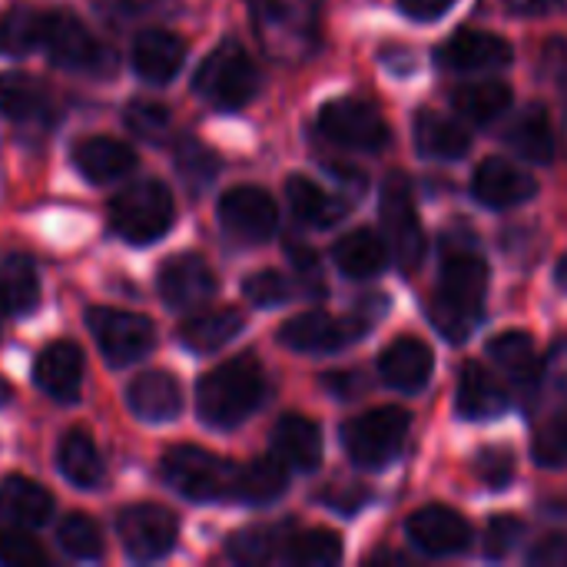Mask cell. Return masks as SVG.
Returning <instances> with one entry per match:
<instances>
[{
	"mask_svg": "<svg viewBox=\"0 0 567 567\" xmlns=\"http://www.w3.org/2000/svg\"><path fill=\"white\" fill-rule=\"evenodd\" d=\"M485 292L488 262L478 256L475 233L465 223L452 226L442 239V279L432 292L429 319L449 342L462 346L485 316Z\"/></svg>",
	"mask_w": 567,
	"mask_h": 567,
	"instance_id": "obj_1",
	"label": "cell"
},
{
	"mask_svg": "<svg viewBox=\"0 0 567 567\" xmlns=\"http://www.w3.org/2000/svg\"><path fill=\"white\" fill-rule=\"evenodd\" d=\"M266 399V372L252 355L229 359L206 372L196 385L199 419L213 429L243 425Z\"/></svg>",
	"mask_w": 567,
	"mask_h": 567,
	"instance_id": "obj_2",
	"label": "cell"
},
{
	"mask_svg": "<svg viewBox=\"0 0 567 567\" xmlns=\"http://www.w3.org/2000/svg\"><path fill=\"white\" fill-rule=\"evenodd\" d=\"M252 30L279 63H302L319 47L322 0H249Z\"/></svg>",
	"mask_w": 567,
	"mask_h": 567,
	"instance_id": "obj_3",
	"label": "cell"
},
{
	"mask_svg": "<svg viewBox=\"0 0 567 567\" xmlns=\"http://www.w3.org/2000/svg\"><path fill=\"white\" fill-rule=\"evenodd\" d=\"M236 468L233 462L196 449V445H176L163 455V482L183 495L186 502L206 505V502H233L236 498Z\"/></svg>",
	"mask_w": 567,
	"mask_h": 567,
	"instance_id": "obj_4",
	"label": "cell"
},
{
	"mask_svg": "<svg viewBox=\"0 0 567 567\" xmlns=\"http://www.w3.org/2000/svg\"><path fill=\"white\" fill-rule=\"evenodd\" d=\"M193 90L216 110H243L259 93V70L236 40H223L199 63Z\"/></svg>",
	"mask_w": 567,
	"mask_h": 567,
	"instance_id": "obj_5",
	"label": "cell"
},
{
	"mask_svg": "<svg viewBox=\"0 0 567 567\" xmlns=\"http://www.w3.org/2000/svg\"><path fill=\"white\" fill-rule=\"evenodd\" d=\"M173 216H176L173 196L156 179H140V183L126 186L123 193H116L110 203L113 233L133 246H150V243L163 239L173 226Z\"/></svg>",
	"mask_w": 567,
	"mask_h": 567,
	"instance_id": "obj_6",
	"label": "cell"
},
{
	"mask_svg": "<svg viewBox=\"0 0 567 567\" xmlns=\"http://www.w3.org/2000/svg\"><path fill=\"white\" fill-rule=\"evenodd\" d=\"M412 415L399 405L369 409L342 425V449L359 468H385L405 445Z\"/></svg>",
	"mask_w": 567,
	"mask_h": 567,
	"instance_id": "obj_7",
	"label": "cell"
},
{
	"mask_svg": "<svg viewBox=\"0 0 567 567\" xmlns=\"http://www.w3.org/2000/svg\"><path fill=\"white\" fill-rule=\"evenodd\" d=\"M379 219H382V239H385L395 266L402 272H415L425 256V233H422V219L415 209V193H412L409 176L392 173L382 183Z\"/></svg>",
	"mask_w": 567,
	"mask_h": 567,
	"instance_id": "obj_8",
	"label": "cell"
},
{
	"mask_svg": "<svg viewBox=\"0 0 567 567\" xmlns=\"http://www.w3.org/2000/svg\"><path fill=\"white\" fill-rule=\"evenodd\" d=\"M40 50L63 70L76 73H113V50L103 47L73 13H43L40 23Z\"/></svg>",
	"mask_w": 567,
	"mask_h": 567,
	"instance_id": "obj_9",
	"label": "cell"
},
{
	"mask_svg": "<svg viewBox=\"0 0 567 567\" xmlns=\"http://www.w3.org/2000/svg\"><path fill=\"white\" fill-rule=\"evenodd\" d=\"M86 329L110 365H133L156 346V326L146 316L126 309L96 306L86 312Z\"/></svg>",
	"mask_w": 567,
	"mask_h": 567,
	"instance_id": "obj_10",
	"label": "cell"
},
{
	"mask_svg": "<svg viewBox=\"0 0 567 567\" xmlns=\"http://www.w3.org/2000/svg\"><path fill=\"white\" fill-rule=\"evenodd\" d=\"M319 126L329 140H336L339 146H349V150H365V153H379L389 146L392 140V130L385 123V116L359 100V96H339V100H329L319 113Z\"/></svg>",
	"mask_w": 567,
	"mask_h": 567,
	"instance_id": "obj_11",
	"label": "cell"
},
{
	"mask_svg": "<svg viewBox=\"0 0 567 567\" xmlns=\"http://www.w3.org/2000/svg\"><path fill=\"white\" fill-rule=\"evenodd\" d=\"M120 542L133 561H159L176 548V515L159 505H130L116 518Z\"/></svg>",
	"mask_w": 567,
	"mask_h": 567,
	"instance_id": "obj_12",
	"label": "cell"
},
{
	"mask_svg": "<svg viewBox=\"0 0 567 567\" xmlns=\"http://www.w3.org/2000/svg\"><path fill=\"white\" fill-rule=\"evenodd\" d=\"M365 322L359 316L339 319L329 312H302L292 316L289 322H282L279 329V342L292 352H306V355H326V352H339L349 342L365 336Z\"/></svg>",
	"mask_w": 567,
	"mask_h": 567,
	"instance_id": "obj_13",
	"label": "cell"
},
{
	"mask_svg": "<svg viewBox=\"0 0 567 567\" xmlns=\"http://www.w3.org/2000/svg\"><path fill=\"white\" fill-rule=\"evenodd\" d=\"M219 223L229 236H236L243 243H266L276 236L279 209L266 189L236 186L219 199Z\"/></svg>",
	"mask_w": 567,
	"mask_h": 567,
	"instance_id": "obj_14",
	"label": "cell"
},
{
	"mask_svg": "<svg viewBox=\"0 0 567 567\" xmlns=\"http://www.w3.org/2000/svg\"><path fill=\"white\" fill-rule=\"evenodd\" d=\"M405 532H409L415 548H422L425 555H435V558L462 555L472 545L468 522L455 508H449V505H425V508H419L409 518Z\"/></svg>",
	"mask_w": 567,
	"mask_h": 567,
	"instance_id": "obj_15",
	"label": "cell"
},
{
	"mask_svg": "<svg viewBox=\"0 0 567 567\" xmlns=\"http://www.w3.org/2000/svg\"><path fill=\"white\" fill-rule=\"evenodd\" d=\"M33 382L43 395H50L60 405L80 402V395H83V352L66 339L50 342L33 362Z\"/></svg>",
	"mask_w": 567,
	"mask_h": 567,
	"instance_id": "obj_16",
	"label": "cell"
},
{
	"mask_svg": "<svg viewBox=\"0 0 567 567\" xmlns=\"http://www.w3.org/2000/svg\"><path fill=\"white\" fill-rule=\"evenodd\" d=\"M216 292V276L209 262L196 252H183L163 262L159 296L169 309H196Z\"/></svg>",
	"mask_w": 567,
	"mask_h": 567,
	"instance_id": "obj_17",
	"label": "cell"
},
{
	"mask_svg": "<svg viewBox=\"0 0 567 567\" xmlns=\"http://www.w3.org/2000/svg\"><path fill=\"white\" fill-rule=\"evenodd\" d=\"M472 193L482 206L488 209H512V206H522L528 203L535 193H538V183L532 173L518 169L515 163L508 159H485L475 176H472Z\"/></svg>",
	"mask_w": 567,
	"mask_h": 567,
	"instance_id": "obj_18",
	"label": "cell"
},
{
	"mask_svg": "<svg viewBox=\"0 0 567 567\" xmlns=\"http://www.w3.org/2000/svg\"><path fill=\"white\" fill-rule=\"evenodd\" d=\"M512 47L505 37L488 30H458L439 47V60L449 70L478 73V70H502L512 63Z\"/></svg>",
	"mask_w": 567,
	"mask_h": 567,
	"instance_id": "obj_19",
	"label": "cell"
},
{
	"mask_svg": "<svg viewBox=\"0 0 567 567\" xmlns=\"http://www.w3.org/2000/svg\"><path fill=\"white\" fill-rule=\"evenodd\" d=\"M432 369H435L432 349L415 336H399L379 355L382 382L399 392H422L425 382L432 379Z\"/></svg>",
	"mask_w": 567,
	"mask_h": 567,
	"instance_id": "obj_20",
	"label": "cell"
},
{
	"mask_svg": "<svg viewBox=\"0 0 567 567\" xmlns=\"http://www.w3.org/2000/svg\"><path fill=\"white\" fill-rule=\"evenodd\" d=\"M186 60V43L169 30H143L133 43V70L146 83H169Z\"/></svg>",
	"mask_w": 567,
	"mask_h": 567,
	"instance_id": "obj_21",
	"label": "cell"
},
{
	"mask_svg": "<svg viewBox=\"0 0 567 567\" xmlns=\"http://www.w3.org/2000/svg\"><path fill=\"white\" fill-rule=\"evenodd\" d=\"M272 452L286 468L316 472L322 462V432L306 415H282L272 429Z\"/></svg>",
	"mask_w": 567,
	"mask_h": 567,
	"instance_id": "obj_22",
	"label": "cell"
},
{
	"mask_svg": "<svg viewBox=\"0 0 567 567\" xmlns=\"http://www.w3.org/2000/svg\"><path fill=\"white\" fill-rule=\"evenodd\" d=\"M73 163L90 183L103 186V183L123 179L136 166V150L113 136H86L83 143H76Z\"/></svg>",
	"mask_w": 567,
	"mask_h": 567,
	"instance_id": "obj_23",
	"label": "cell"
},
{
	"mask_svg": "<svg viewBox=\"0 0 567 567\" xmlns=\"http://www.w3.org/2000/svg\"><path fill=\"white\" fill-rule=\"evenodd\" d=\"M505 412H508L505 385L478 362H468L458 372V415L468 422H488Z\"/></svg>",
	"mask_w": 567,
	"mask_h": 567,
	"instance_id": "obj_24",
	"label": "cell"
},
{
	"mask_svg": "<svg viewBox=\"0 0 567 567\" xmlns=\"http://www.w3.org/2000/svg\"><path fill=\"white\" fill-rule=\"evenodd\" d=\"M126 405L140 422H173L183 409V392L179 382L169 372H146L140 375L130 392H126Z\"/></svg>",
	"mask_w": 567,
	"mask_h": 567,
	"instance_id": "obj_25",
	"label": "cell"
},
{
	"mask_svg": "<svg viewBox=\"0 0 567 567\" xmlns=\"http://www.w3.org/2000/svg\"><path fill=\"white\" fill-rule=\"evenodd\" d=\"M53 498L33 478L10 475L0 482V518L13 528H40L50 522Z\"/></svg>",
	"mask_w": 567,
	"mask_h": 567,
	"instance_id": "obj_26",
	"label": "cell"
},
{
	"mask_svg": "<svg viewBox=\"0 0 567 567\" xmlns=\"http://www.w3.org/2000/svg\"><path fill=\"white\" fill-rule=\"evenodd\" d=\"M488 355L522 389H535L545 379V359H542V352H538V346H535V339L528 332H518V329L498 332L495 339H488Z\"/></svg>",
	"mask_w": 567,
	"mask_h": 567,
	"instance_id": "obj_27",
	"label": "cell"
},
{
	"mask_svg": "<svg viewBox=\"0 0 567 567\" xmlns=\"http://www.w3.org/2000/svg\"><path fill=\"white\" fill-rule=\"evenodd\" d=\"M505 143L525 156L528 163H551L555 156V130H551V120L545 113V106L538 103H528L522 106L512 123L505 126Z\"/></svg>",
	"mask_w": 567,
	"mask_h": 567,
	"instance_id": "obj_28",
	"label": "cell"
},
{
	"mask_svg": "<svg viewBox=\"0 0 567 567\" xmlns=\"http://www.w3.org/2000/svg\"><path fill=\"white\" fill-rule=\"evenodd\" d=\"M286 196H289V209L296 213V219L302 226H312V229H329V226L342 223L346 213H349L346 199L326 193L322 186H316L306 176H289Z\"/></svg>",
	"mask_w": 567,
	"mask_h": 567,
	"instance_id": "obj_29",
	"label": "cell"
},
{
	"mask_svg": "<svg viewBox=\"0 0 567 567\" xmlns=\"http://www.w3.org/2000/svg\"><path fill=\"white\" fill-rule=\"evenodd\" d=\"M40 302V279L33 259L23 252L0 256V306L7 316H27Z\"/></svg>",
	"mask_w": 567,
	"mask_h": 567,
	"instance_id": "obj_30",
	"label": "cell"
},
{
	"mask_svg": "<svg viewBox=\"0 0 567 567\" xmlns=\"http://www.w3.org/2000/svg\"><path fill=\"white\" fill-rule=\"evenodd\" d=\"M243 326H246V319L239 309H206L183 322L179 342L189 352H219L243 332Z\"/></svg>",
	"mask_w": 567,
	"mask_h": 567,
	"instance_id": "obj_31",
	"label": "cell"
},
{
	"mask_svg": "<svg viewBox=\"0 0 567 567\" xmlns=\"http://www.w3.org/2000/svg\"><path fill=\"white\" fill-rule=\"evenodd\" d=\"M56 465L63 472V478L83 492L96 488L100 478H103V462H100V452H96V442L83 432V429H73L60 439L56 445Z\"/></svg>",
	"mask_w": 567,
	"mask_h": 567,
	"instance_id": "obj_32",
	"label": "cell"
},
{
	"mask_svg": "<svg viewBox=\"0 0 567 567\" xmlns=\"http://www.w3.org/2000/svg\"><path fill=\"white\" fill-rule=\"evenodd\" d=\"M415 143H419V153L429 159H462L468 153V133L462 130V123L432 110L419 113Z\"/></svg>",
	"mask_w": 567,
	"mask_h": 567,
	"instance_id": "obj_33",
	"label": "cell"
},
{
	"mask_svg": "<svg viewBox=\"0 0 567 567\" xmlns=\"http://www.w3.org/2000/svg\"><path fill=\"white\" fill-rule=\"evenodd\" d=\"M286 485H289V468L276 455L272 458H256V462L236 468V498L233 502L272 505L276 498H282Z\"/></svg>",
	"mask_w": 567,
	"mask_h": 567,
	"instance_id": "obj_34",
	"label": "cell"
},
{
	"mask_svg": "<svg viewBox=\"0 0 567 567\" xmlns=\"http://www.w3.org/2000/svg\"><path fill=\"white\" fill-rule=\"evenodd\" d=\"M336 266L352 279H369L389 262V246L372 229H355L332 246Z\"/></svg>",
	"mask_w": 567,
	"mask_h": 567,
	"instance_id": "obj_35",
	"label": "cell"
},
{
	"mask_svg": "<svg viewBox=\"0 0 567 567\" xmlns=\"http://www.w3.org/2000/svg\"><path fill=\"white\" fill-rule=\"evenodd\" d=\"M50 106V96L43 83L30 73H0V116L13 123H27L43 116Z\"/></svg>",
	"mask_w": 567,
	"mask_h": 567,
	"instance_id": "obj_36",
	"label": "cell"
},
{
	"mask_svg": "<svg viewBox=\"0 0 567 567\" xmlns=\"http://www.w3.org/2000/svg\"><path fill=\"white\" fill-rule=\"evenodd\" d=\"M452 103L465 120L492 123L512 106V90L505 83H498V80H475V83H462L452 93Z\"/></svg>",
	"mask_w": 567,
	"mask_h": 567,
	"instance_id": "obj_37",
	"label": "cell"
},
{
	"mask_svg": "<svg viewBox=\"0 0 567 567\" xmlns=\"http://www.w3.org/2000/svg\"><path fill=\"white\" fill-rule=\"evenodd\" d=\"M286 548H289V525L246 528L229 538V558L239 565H269L276 558H286Z\"/></svg>",
	"mask_w": 567,
	"mask_h": 567,
	"instance_id": "obj_38",
	"label": "cell"
},
{
	"mask_svg": "<svg viewBox=\"0 0 567 567\" xmlns=\"http://www.w3.org/2000/svg\"><path fill=\"white\" fill-rule=\"evenodd\" d=\"M342 558V542L329 528H309L289 538L286 561L302 567H329Z\"/></svg>",
	"mask_w": 567,
	"mask_h": 567,
	"instance_id": "obj_39",
	"label": "cell"
},
{
	"mask_svg": "<svg viewBox=\"0 0 567 567\" xmlns=\"http://www.w3.org/2000/svg\"><path fill=\"white\" fill-rule=\"evenodd\" d=\"M40 23L43 13L27 10V7H10L0 17V53L23 56L40 47Z\"/></svg>",
	"mask_w": 567,
	"mask_h": 567,
	"instance_id": "obj_40",
	"label": "cell"
},
{
	"mask_svg": "<svg viewBox=\"0 0 567 567\" xmlns=\"http://www.w3.org/2000/svg\"><path fill=\"white\" fill-rule=\"evenodd\" d=\"M56 542L60 548L76 558V561H96L103 555V538L93 518L86 515H66L56 528Z\"/></svg>",
	"mask_w": 567,
	"mask_h": 567,
	"instance_id": "obj_41",
	"label": "cell"
},
{
	"mask_svg": "<svg viewBox=\"0 0 567 567\" xmlns=\"http://www.w3.org/2000/svg\"><path fill=\"white\" fill-rule=\"evenodd\" d=\"M176 166H179V176L193 186V189H203L216 179L219 173V159L199 143V140H183L179 150H176Z\"/></svg>",
	"mask_w": 567,
	"mask_h": 567,
	"instance_id": "obj_42",
	"label": "cell"
},
{
	"mask_svg": "<svg viewBox=\"0 0 567 567\" xmlns=\"http://www.w3.org/2000/svg\"><path fill=\"white\" fill-rule=\"evenodd\" d=\"M472 472H475V478H478L485 488L502 492V488H508L512 478H515V455H512L508 449H502V445H488V449H482V452L475 455Z\"/></svg>",
	"mask_w": 567,
	"mask_h": 567,
	"instance_id": "obj_43",
	"label": "cell"
},
{
	"mask_svg": "<svg viewBox=\"0 0 567 567\" xmlns=\"http://www.w3.org/2000/svg\"><path fill=\"white\" fill-rule=\"evenodd\" d=\"M126 126L136 140L156 143L169 130V110L153 100H136L133 106H126Z\"/></svg>",
	"mask_w": 567,
	"mask_h": 567,
	"instance_id": "obj_44",
	"label": "cell"
},
{
	"mask_svg": "<svg viewBox=\"0 0 567 567\" xmlns=\"http://www.w3.org/2000/svg\"><path fill=\"white\" fill-rule=\"evenodd\" d=\"M243 296H246L252 306H259V309H276V306L289 302L292 286H289V279H286L282 272L262 269V272H252V276L243 282Z\"/></svg>",
	"mask_w": 567,
	"mask_h": 567,
	"instance_id": "obj_45",
	"label": "cell"
},
{
	"mask_svg": "<svg viewBox=\"0 0 567 567\" xmlns=\"http://www.w3.org/2000/svg\"><path fill=\"white\" fill-rule=\"evenodd\" d=\"M0 565L7 567H40L47 565L43 548L27 535V528H0Z\"/></svg>",
	"mask_w": 567,
	"mask_h": 567,
	"instance_id": "obj_46",
	"label": "cell"
},
{
	"mask_svg": "<svg viewBox=\"0 0 567 567\" xmlns=\"http://www.w3.org/2000/svg\"><path fill=\"white\" fill-rule=\"evenodd\" d=\"M535 462L545 468H565L567 465V415L551 419L538 435H535Z\"/></svg>",
	"mask_w": 567,
	"mask_h": 567,
	"instance_id": "obj_47",
	"label": "cell"
},
{
	"mask_svg": "<svg viewBox=\"0 0 567 567\" xmlns=\"http://www.w3.org/2000/svg\"><path fill=\"white\" fill-rule=\"evenodd\" d=\"M522 538H525V522L522 518H515V515H495L488 522V532H485V555L495 558V561H502V558H508L518 548Z\"/></svg>",
	"mask_w": 567,
	"mask_h": 567,
	"instance_id": "obj_48",
	"label": "cell"
},
{
	"mask_svg": "<svg viewBox=\"0 0 567 567\" xmlns=\"http://www.w3.org/2000/svg\"><path fill=\"white\" fill-rule=\"evenodd\" d=\"M528 565L567 567V535H545V538L528 551Z\"/></svg>",
	"mask_w": 567,
	"mask_h": 567,
	"instance_id": "obj_49",
	"label": "cell"
},
{
	"mask_svg": "<svg viewBox=\"0 0 567 567\" xmlns=\"http://www.w3.org/2000/svg\"><path fill=\"white\" fill-rule=\"evenodd\" d=\"M542 63H545V73L551 76V83L558 86L561 93V103L567 106V43L561 40H551L542 53Z\"/></svg>",
	"mask_w": 567,
	"mask_h": 567,
	"instance_id": "obj_50",
	"label": "cell"
},
{
	"mask_svg": "<svg viewBox=\"0 0 567 567\" xmlns=\"http://www.w3.org/2000/svg\"><path fill=\"white\" fill-rule=\"evenodd\" d=\"M545 379L551 382V389L561 399H567V339L555 342V349L548 352V359H545Z\"/></svg>",
	"mask_w": 567,
	"mask_h": 567,
	"instance_id": "obj_51",
	"label": "cell"
},
{
	"mask_svg": "<svg viewBox=\"0 0 567 567\" xmlns=\"http://www.w3.org/2000/svg\"><path fill=\"white\" fill-rule=\"evenodd\" d=\"M452 3H455V0H399L402 13H405V17H412V20H422V23L439 20Z\"/></svg>",
	"mask_w": 567,
	"mask_h": 567,
	"instance_id": "obj_52",
	"label": "cell"
},
{
	"mask_svg": "<svg viewBox=\"0 0 567 567\" xmlns=\"http://www.w3.org/2000/svg\"><path fill=\"white\" fill-rule=\"evenodd\" d=\"M505 7L518 17H551L565 10L567 0H505Z\"/></svg>",
	"mask_w": 567,
	"mask_h": 567,
	"instance_id": "obj_53",
	"label": "cell"
},
{
	"mask_svg": "<svg viewBox=\"0 0 567 567\" xmlns=\"http://www.w3.org/2000/svg\"><path fill=\"white\" fill-rule=\"evenodd\" d=\"M322 382H326L329 392H336V395H342V399H349V395L359 392V385H355L359 375H352V372H332V375H326Z\"/></svg>",
	"mask_w": 567,
	"mask_h": 567,
	"instance_id": "obj_54",
	"label": "cell"
},
{
	"mask_svg": "<svg viewBox=\"0 0 567 567\" xmlns=\"http://www.w3.org/2000/svg\"><path fill=\"white\" fill-rule=\"evenodd\" d=\"M326 502H329L332 508H339V512L352 515V512H355L359 505H365V492H362V488L355 485V488H346V495H342V498H339V495H329Z\"/></svg>",
	"mask_w": 567,
	"mask_h": 567,
	"instance_id": "obj_55",
	"label": "cell"
},
{
	"mask_svg": "<svg viewBox=\"0 0 567 567\" xmlns=\"http://www.w3.org/2000/svg\"><path fill=\"white\" fill-rule=\"evenodd\" d=\"M555 282H558V289H565L567 292V256L558 259V269H555Z\"/></svg>",
	"mask_w": 567,
	"mask_h": 567,
	"instance_id": "obj_56",
	"label": "cell"
},
{
	"mask_svg": "<svg viewBox=\"0 0 567 567\" xmlns=\"http://www.w3.org/2000/svg\"><path fill=\"white\" fill-rule=\"evenodd\" d=\"M7 402H10V385L0 379V405H7Z\"/></svg>",
	"mask_w": 567,
	"mask_h": 567,
	"instance_id": "obj_57",
	"label": "cell"
},
{
	"mask_svg": "<svg viewBox=\"0 0 567 567\" xmlns=\"http://www.w3.org/2000/svg\"><path fill=\"white\" fill-rule=\"evenodd\" d=\"M3 319H10L7 312H3V306H0V332H3Z\"/></svg>",
	"mask_w": 567,
	"mask_h": 567,
	"instance_id": "obj_58",
	"label": "cell"
}]
</instances>
